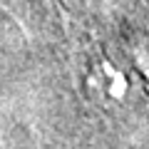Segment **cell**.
I'll return each instance as SVG.
<instances>
[{
	"label": "cell",
	"mask_w": 149,
	"mask_h": 149,
	"mask_svg": "<svg viewBox=\"0 0 149 149\" xmlns=\"http://www.w3.org/2000/svg\"><path fill=\"white\" fill-rule=\"evenodd\" d=\"M80 3H95V5H102V3H104L107 5V3H112V0H80Z\"/></svg>",
	"instance_id": "7a4b0ae2"
},
{
	"label": "cell",
	"mask_w": 149,
	"mask_h": 149,
	"mask_svg": "<svg viewBox=\"0 0 149 149\" xmlns=\"http://www.w3.org/2000/svg\"><path fill=\"white\" fill-rule=\"evenodd\" d=\"M82 95L102 112H124L144 95V77L119 50H102L82 67Z\"/></svg>",
	"instance_id": "6da1fadb"
}]
</instances>
